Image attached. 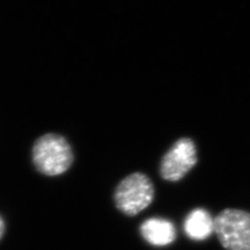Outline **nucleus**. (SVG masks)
<instances>
[{
    "label": "nucleus",
    "instance_id": "nucleus-6",
    "mask_svg": "<svg viewBox=\"0 0 250 250\" xmlns=\"http://www.w3.org/2000/svg\"><path fill=\"white\" fill-rule=\"evenodd\" d=\"M184 230L191 240L205 241L215 232V219L205 208H195L184 221Z\"/></svg>",
    "mask_w": 250,
    "mask_h": 250
},
{
    "label": "nucleus",
    "instance_id": "nucleus-4",
    "mask_svg": "<svg viewBox=\"0 0 250 250\" xmlns=\"http://www.w3.org/2000/svg\"><path fill=\"white\" fill-rule=\"evenodd\" d=\"M197 161V148L194 141L189 138H182L163 156L160 164V174L167 182H178L189 173Z\"/></svg>",
    "mask_w": 250,
    "mask_h": 250
},
{
    "label": "nucleus",
    "instance_id": "nucleus-2",
    "mask_svg": "<svg viewBox=\"0 0 250 250\" xmlns=\"http://www.w3.org/2000/svg\"><path fill=\"white\" fill-rule=\"evenodd\" d=\"M154 194L151 179L144 173L136 172L124 177L116 187L114 203L123 215L135 217L151 205Z\"/></svg>",
    "mask_w": 250,
    "mask_h": 250
},
{
    "label": "nucleus",
    "instance_id": "nucleus-5",
    "mask_svg": "<svg viewBox=\"0 0 250 250\" xmlns=\"http://www.w3.org/2000/svg\"><path fill=\"white\" fill-rule=\"evenodd\" d=\"M140 233L148 244L164 247L173 243L176 229L173 223L163 218H149L140 225Z\"/></svg>",
    "mask_w": 250,
    "mask_h": 250
},
{
    "label": "nucleus",
    "instance_id": "nucleus-1",
    "mask_svg": "<svg viewBox=\"0 0 250 250\" xmlns=\"http://www.w3.org/2000/svg\"><path fill=\"white\" fill-rule=\"evenodd\" d=\"M74 155L68 141L58 134H46L33 147V163L46 176L64 174L72 166Z\"/></svg>",
    "mask_w": 250,
    "mask_h": 250
},
{
    "label": "nucleus",
    "instance_id": "nucleus-3",
    "mask_svg": "<svg viewBox=\"0 0 250 250\" xmlns=\"http://www.w3.org/2000/svg\"><path fill=\"white\" fill-rule=\"evenodd\" d=\"M215 232L226 250H250V214L225 208L215 218Z\"/></svg>",
    "mask_w": 250,
    "mask_h": 250
},
{
    "label": "nucleus",
    "instance_id": "nucleus-7",
    "mask_svg": "<svg viewBox=\"0 0 250 250\" xmlns=\"http://www.w3.org/2000/svg\"><path fill=\"white\" fill-rule=\"evenodd\" d=\"M4 230H5V225H4V222L2 220V218L0 217V239L2 238L3 233H4Z\"/></svg>",
    "mask_w": 250,
    "mask_h": 250
}]
</instances>
